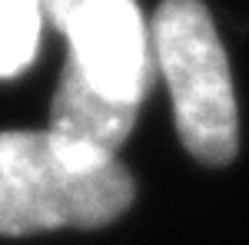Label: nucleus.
Wrapping results in <instances>:
<instances>
[{
    "label": "nucleus",
    "mask_w": 249,
    "mask_h": 245,
    "mask_svg": "<svg viewBox=\"0 0 249 245\" xmlns=\"http://www.w3.org/2000/svg\"><path fill=\"white\" fill-rule=\"evenodd\" d=\"M133 202L116 156L57 132H0V235L107 226Z\"/></svg>",
    "instance_id": "f257e3e1"
},
{
    "label": "nucleus",
    "mask_w": 249,
    "mask_h": 245,
    "mask_svg": "<svg viewBox=\"0 0 249 245\" xmlns=\"http://www.w3.org/2000/svg\"><path fill=\"white\" fill-rule=\"evenodd\" d=\"M150 47L166 76L183 146L206 166L236 156V96L230 60L199 0H163Z\"/></svg>",
    "instance_id": "f03ea898"
},
{
    "label": "nucleus",
    "mask_w": 249,
    "mask_h": 245,
    "mask_svg": "<svg viewBox=\"0 0 249 245\" xmlns=\"http://www.w3.org/2000/svg\"><path fill=\"white\" fill-rule=\"evenodd\" d=\"M70 40L67 73L116 106L140 110L150 90V33L133 0H77L60 27Z\"/></svg>",
    "instance_id": "7ed1b4c3"
},
{
    "label": "nucleus",
    "mask_w": 249,
    "mask_h": 245,
    "mask_svg": "<svg viewBox=\"0 0 249 245\" xmlns=\"http://www.w3.org/2000/svg\"><path fill=\"white\" fill-rule=\"evenodd\" d=\"M40 20V0H0V76H17L34 63Z\"/></svg>",
    "instance_id": "20e7f679"
}]
</instances>
